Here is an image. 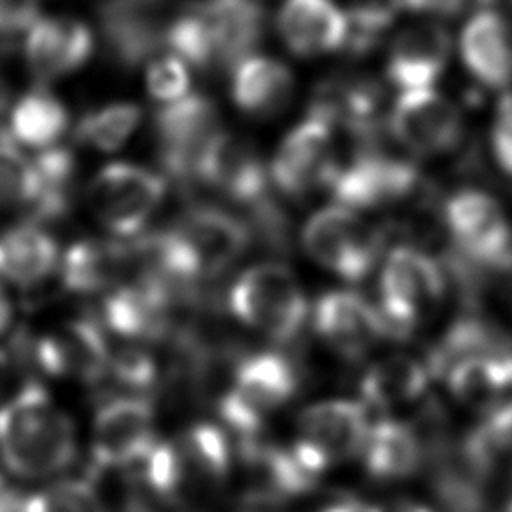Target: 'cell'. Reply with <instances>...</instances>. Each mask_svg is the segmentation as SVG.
Returning <instances> with one entry per match:
<instances>
[{
    "label": "cell",
    "instance_id": "obj_45",
    "mask_svg": "<svg viewBox=\"0 0 512 512\" xmlns=\"http://www.w3.org/2000/svg\"><path fill=\"white\" fill-rule=\"evenodd\" d=\"M322 512H356L354 506L346 504V502H340V504H330L328 508H324Z\"/></svg>",
    "mask_w": 512,
    "mask_h": 512
},
{
    "label": "cell",
    "instance_id": "obj_46",
    "mask_svg": "<svg viewBox=\"0 0 512 512\" xmlns=\"http://www.w3.org/2000/svg\"><path fill=\"white\" fill-rule=\"evenodd\" d=\"M508 512H512V502H510V506H508Z\"/></svg>",
    "mask_w": 512,
    "mask_h": 512
},
{
    "label": "cell",
    "instance_id": "obj_20",
    "mask_svg": "<svg viewBox=\"0 0 512 512\" xmlns=\"http://www.w3.org/2000/svg\"><path fill=\"white\" fill-rule=\"evenodd\" d=\"M450 50L452 40L446 28L430 20L412 24L392 40L386 76L402 92L430 88L444 72Z\"/></svg>",
    "mask_w": 512,
    "mask_h": 512
},
{
    "label": "cell",
    "instance_id": "obj_22",
    "mask_svg": "<svg viewBox=\"0 0 512 512\" xmlns=\"http://www.w3.org/2000/svg\"><path fill=\"white\" fill-rule=\"evenodd\" d=\"M460 54L476 82L488 88L512 84V26L494 8H482L466 22Z\"/></svg>",
    "mask_w": 512,
    "mask_h": 512
},
{
    "label": "cell",
    "instance_id": "obj_4",
    "mask_svg": "<svg viewBox=\"0 0 512 512\" xmlns=\"http://www.w3.org/2000/svg\"><path fill=\"white\" fill-rule=\"evenodd\" d=\"M228 304L242 324L280 342L298 334L308 312L294 274L272 262L244 270L230 288Z\"/></svg>",
    "mask_w": 512,
    "mask_h": 512
},
{
    "label": "cell",
    "instance_id": "obj_3",
    "mask_svg": "<svg viewBox=\"0 0 512 512\" xmlns=\"http://www.w3.org/2000/svg\"><path fill=\"white\" fill-rule=\"evenodd\" d=\"M352 152L336 156L326 180L336 204L350 210L378 208L406 200L420 186L414 162L386 152L380 138H352Z\"/></svg>",
    "mask_w": 512,
    "mask_h": 512
},
{
    "label": "cell",
    "instance_id": "obj_5",
    "mask_svg": "<svg viewBox=\"0 0 512 512\" xmlns=\"http://www.w3.org/2000/svg\"><path fill=\"white\" fill-rule=\"evenodd\" d=\"M166 196L164 176L130 162H110L90 180L86 202L92 216L114 236L140 232Z\"/></svg>",
    "mask_w": 512,
    "mask_h": 512
},
{
    "label": "cell",
    "instance_id": "obj_2",
    "mask_svg": "<svg viewBox=\"0 0 512 512\" xmlns=\"http://www.w3.org/2000/svg\"><path fill=\"white\" fill-rule=\"evenodd\" d=\"M248 246V228L216 206H194L166 232L140 244L144 258L166 276L190 280L228 268Z\"/></svg>",
    "mask_w": 512,
    "mask_h": 512
},
{
    "label": "cell",
    "instance_id": "obj_1",
    "mask_svg": "<svg viewBox=\"0 0 512 512\" xmlns=\"http://www.w3.org/2000/svg\"><path fill=\"white\" fill-rule=\"evenodd\" d=\"M76 430L66 410L38 384L0 406V462L24 480L60 474L76 458Z\"/></svg>",
    "mask_w": 512,
    "mask_h": 512
},
{
    "label": "cell",
    "instance_id": "obj_38",
    "mask_svg": "<svg viewBox=\"0 0 512 512\" xmlns=\"http://www.w3.org/2000/svg\"><path fill=\"white\" fill-rule=\"evenodd\" d=\"M108 364L112 366V372L116 374L118 380L134 388H142L150 384L154 376L150 358L136 350H120L116 354H108Z\"/></svg>",
    "mask_w": 512,
    "mask_h": 512
},
{
    "label": "cell",
    "instance_id": "obj_34",
    "mask_svg": "<svg viewBox=\"0 0 512 512\" xmlns=\"http://www.w3.org/2000/svg\"><path fill=\"white\" fill-rule=\"evenodd\" d=\"M140 118L142 110L136 104L112 102L86 112L74 128V138L92 150L112 152L132 136Z\"/></svg>",
    "mask_w": 512,
    "mask_h": 512
},
{
    "label": "cell",
    "instance_id": "obj_31",
    "mask_svg": "<svg viewBox=\"0 0 512 512\" xmlns=\"http://www.w3.org/2000/svg\"><path fill=\"white\" fill-rule=\"evenodd\" d=\"M68 108L50 90L38 86L22 94L10 110L8 132L14 142L46 150L56 146V142L68 130Z\"/></svg>",
    "mask_w": 512,
    "mask_h": 512
},
{
    "label": "cell",
    "instance_id": "obj_10",
    "mask_svg": "<svg viewBox=\"0 0 512 512\" xmlns=\"http://www.w3.org/2000/svg\"><path fill=\"white\" fill-rule=\"evenodd\" d=\"M336 130L324 112L310 106L308 114L280 142L268 168L270 182L292 198L324 186L336 160Z\"/></svg>",
    "mask_w": 512,
    "mask_h": 512
},
{
    "label": "cell",
    "instance_id": "obj_40",
    "mask_svg": "<svg viewBox=\"0 0 512 512\" xmlns=\"http://www.w3.org/2000/svg\"><path fill=\"white\" fill-rule=\"evenodd\" d=\"M400 8L428 16H456L466 0H396Z\"/></svg>",
    "mask_w": 512,
    "mask_h": 512
},
{
    "label": "cell",
    "instance_id": "obj_19",
    "mask_svg": "<svg viewBox=\"0 0 512 512\" xmlns=\"http://www.w3.org/2000/svg\"><path fill=\"white\" fill-rule=\"evenodd\" d=\"M314 328L342 356H362L388 332L386 322L366 298L336 290L324 294L314 308Z\"/></svg>",
    "mask_w": 512,
    "mask_h": 512
},
{
    "label": "cell",
    "instance_id": "obj_42",
    "mask_svg": "<svg viewBox=\"0 0 512 512\" xmlns=\"http://www.w3.org/2000/svg\"><path fill=\"white\" fill-rule=\"evenodd\" d=\"M366 512H432V510L414 500H388L368 508Z\"/></svg>",
    "mask_w": 512,
    "mask_h": 512
},
{
    "label": "cell",
    "instance_id": "obj_43",
    "mask_svg": "<svg viewBox=\"0 0 512 512\" xmlns=\"http://www.w3.org/2000/svg\"><path fill=\"white\" fill-rule=\"evenodd\" d=\"M10 322H12V302L0 284V334H4L8 330Z\"/></svg>",
    "mask_w": 512,
    "mask_h": 512
},
{
    "label": "cell",
    "instance_id": "obj_17",
    "mask_svg": "<svg viewBox=\"0 0 512 512\" xmlns=\"http://www.w3.org/2000/svg\"><path fill=\"white\" fill-rule=\"evenodd\" d=\"M92 52V30L70 16H42L28 28L24 38L26 68L40 84L76 72Z\"/></svg>",
    "mask_w": 512,
    "mask_h": 512
},
{
    "label": "cell",
    "instance_id": "obj_41",
    "mask_svg": "<svg viewBox=\"0 0 512 512\" xmlns=\"http://www.w3.org/2000/svg\"><path fill=\"white\" fill-rule=\"evenodd\" d=\"M14 374H16V370H14V362H12L10 354L0 348V404H4L10 398L8 390L14 384Z\"/></svg>",
    "mask_w": 512,
    "mask_h": 512
},
{
    "label": "cell",
    "instance_id": "obj_29",
    "mask_svg": "<svg viewBox=\"0 0 512 512\" xmlns=\"http://www.w3.org/2000/svg\"><path fill=\"white\" fill-rule=\"evenodd\" d=\"M428 386V370L410 356H388L372 364L360 380L362 400L378 410H394L416 402Z\"/></svg>",
    "mask_w": 512,
    "mask_h": 512
},
{
    "label": "cell",
    "instance_id": "obj_6",
    "mask_svg": "<svg viewBox=\"0 0 512 512\" xmlns=\"http://www.w3.org/2000/svg\"><path fill=\"white\" fill-rule=\"evenodd\" d=\"M446 284L436 260L400 246L392 250L380 274V314L386 328L408 332L428 320L444 300Z\"/></svg>",
    "mask_w": 512,
    "mask_h": 512
},
{
    "label": "cell",
    "instance_id": "obj_16",
    "mask_svg": "<svg viewBox=\"0 0 512 512\" xmlns=\"http://www.w3.org/2000/svg\"><path fill=\"white\" fill-rule=\"evenodd\" d=\"M154 442L152 406L142 398H116L94 416L90 450L98 468L136 466Z\"/></svg>",
    "mask_w": 512,
    "mask_h": 512
},
{
    "label": "cell",
    "instance_id": "obj_33",
    "mask_svg": "<svg viewBox=\"0 0 512 512\" xmlns=\"http://www.w3.org/2000/svg\"><path fill=\"white\" fill-rule=\"evenodd\" d=\"M34 166L40 182V198L32 218L50 220L66 212L70 190L76 174V158L66 146H52L34 156Z\"/></svg>",
    "mask_w": 512,
    "mask_h": 512
},
{
    "label": "cell",
    "instance_id": "obj_35",
    "mask_svg": "<svg viewBox=\"0 0 512 512\" xmlns=\"http://www.w3.org/2000/svg\"><path fill=\"white\" fill-rule=\"evenodd\" d=\"M22 512H108L92 484L62 480L32 494Z\"/></svg>",
    "mask_w": 512,
    "mask_h": 512
},
{
    "label": "cell",
    "instance_id": "obj_24",
    "mask_svg": "<svg viewBox=\"0 0 512 512\" xmlns=\"http://www.w3.org/2000/svg\"><path fill=\"white\" fill-rule=\"evenodd\" d=\"M278 32L298 56H320L346 48L348 16L332 0H286Z\"/></svg>",
    "mask_w": 512,
    "mask_h": 512
},
{
    "label": "cell",
    "instance_id": "obj_11",
    "mask_svg": "<svg viewBox=\"0 0 512 512\" xmlns=\"http://www.w3.org/2000/svg\"><path fill=\"white\" fill-rule=\"evenodd\" d=\"M220 130L216 106L202 94H188L164 104L154 116L162 170L178 182H192L202 152Z\"/></svg>",
    "mask_w": 512,
    "mask_h": 512
},
{
    "label": "cell",
    "instance_id": "obj_32",
    "mask_svg": "<svg viewBox=\"0 0 512 512\" xmlns=\"http://www.w3.org/2000/svg\"><path fill=\"white\" fill-rule=\"evenodd\" d=\"M40 182L34 158H28L6 128H0V210L34 214Z\"/></svg>",
    "mask_w": 512,
    "mask_h": 512
},
{
    "label": "cell",
    "instance_id": "obj_23",
    "mask_svg": "<svg viewBox=\"0 0 512 512\" xmlns=\"http://www.w3.org/2000/svg\"><path fill=\"white\" fill-rule=\"evenodd\" d=\"M446 376L460 404L488 416L512 404V346L466 356Z\"/></svg>",
    "mask_w": 512,
    "mask_h": 512
},
{
    "label": "cell",
    "instance_id": "obj_25",
    "mask_svg": "<svg viewBox=\"0 0 512 512\" xmlns=\"http://www.w3.org/2000/svg\"><path fill=\"white\" fill-rule=\"evenodd\" d=\"M60 264L54 236L36 222H22L0 234V278L16 286L46 280Z\"/></svg>",
    "mask_w": 512,
    "mask_h": 512
},
{
    "label": "cell",
    "instance_id": "obj_15",
    "mask_svg": "<svg viewBox=\"0 0 512 512\" xmlns=\"http://www.w3.org/2000/svg\"><path fill=\"white\" fill-rule=\"evenodd\" d=\"M194 180L244 206L256 208L268 200L270 174L260 152L226 130H220L202 152Z\"/></svg>",
    "mask_w": 512,
    "mask_h": 512
},
{
    "label": "cell",
    "instance_id": "obj_8",
    "mask_svg": "<svg viewBox=\"0 0 512 512\" xmlns=\"http://www.w3.org/2000/svg\"><path fill=\"white\" fill-rule=\"evenodd\" d=\"M368 428L366 408L360 402L322 400L300 414L290 450L312 476H320L332 464L360 454Z\"/></svg>",
    "mask_w": 512,
    "mask_h": 512
},
{
    "label": "cell",
    "instance_id": "obj_9",
    "mask_svg": "<svg viewBox=\"0 0 512 512\" xmlns=\"http://www.w3.org/2000/svg\"><path fill=\"white\" fill-rule=\"evenodd\" d=\"M296 392L292 364L272 352L248 356L236 370L230 390L220 402L222 418L240 434L250 436Z\"/></svg>",
    "mask_w": 512,
    "mask_h": 512
},
{
    "label": "cell",
    "instance_id": "obj_14",
    "mask_svg": "<svg viewBox=\"0 0 512 512\" xmlns=\"http://www.w3.org/2000/svg\"><path fill=\"white\" fill-rule=\"evenodd\" d=\"M388 124L392 136L416 156L448 154L464 136L460 110L432 88L402 92Z\"/></svg>",
    "mask_w": 512,
    "mask_h": 512
},
{
    "label": "cell",
    "instance_id": "obj_37",
    "mask_svg": "<svg viewBox=\"0 0 512 512\" xmlns=\"http://www.w3.org/2000/svg\"><path fill=\"white\" fill-rule=\"evenodd\" d=\"M492 152L498 166L512 176V94L500 98L492 124Z\"/></svg>",
    "mask_w": 512,
    "mask_h": 512
},
{
    "label": "cell",
    "instance_id": "obj_18",
    "mask_svg": "<svg viewBox=\"0 0 512 512\" xmlns=\"http://www.w3.org/2000/svg\"><path fill=\"white\" fill-rule=\"evenodd\" d=\"M192 8L208 40L212 68L234 70L262 40L264 10L256 0H196Z\"/></svg>",
    "mask_w": 512,
    "mask_h": 512
},
{
    "label": "cell",
    "instance_id": "obj_12",
    "mask_svg": "<svg viewBox=\"0 0 512 512\" xmlns=\"http://www.w3.org/2000/svg\"><path fill=\"white\" fill-rule=\"evenodd\" d=\"M444 222L464 256L496 270L512 268V226L494 196L474 188L454 192Z\"/></svg>",
    "mask_w": 512,
    "mask_h": 512
},
{
    "label": "cell",
    "instance_id": "obj_30",
    "mask_svg": "<svg viewBox=\"0 0 512 512\" xmlns=\"http://www.w3.org/2000/svg\"><path fill=\"white\" fill-rule=\"evenodd\" d=\"M366 470L380 480L410 476L420 464V442L416 432L392 418H384L368 428L360 450Z\"/></svg>",
    "mask_w": 512,
    "mask_h": 512
},
{
    "label": "cell",
    "instance_id": "obj_39",
    "mask_svg": "<svg viewBox=\"0 0 512 512\" xmlns=\"http://www.w3.org/2000/svg\"><path fill=\"white\" fill-rule=\"evenodd\" d=\"M38 10L40 0H0V42L30 28L38 20Z\"/></svg>",
    "mask_w": 512,
    "mask_h": 512
},
{
    "label": "cell",
    "instance_id": "obj_21",
    "mask_svg": "<svg viewBox=\"0 0 512 512\" xmlns=\"http://www.w3.org/2000/svg\"><path fill=\"white\" fill-rule=\"evenodd\" d=\"M108 346L102 332L86 320H72L60 328H52L36 342L38 366L62 378L90 380L108 364Z\"/></svg>",
    "mask_w": 512,
    "mask_h": 512
},
{
    "label": "cell",
    "instance_id": "obj_13",
    "mask_svg": "<svg viewBox=\"0 0 512 512\" xmlns=\"http://www.w3.org/2000/svg\"><path fill=\"white\" fill-rule=\"evenodd\" d=\"M174 16L170 0H104L100 30L112 60L132 68L158 54Z\"/></svg>",
    "mask_w": 512,
    "mask_h": 512
},
{
    "label": "cell",
    "instance_id": "obj_36",
    "mask_svg": "<svg viewBox=\"0 0 512 512\" xmlns=\"http://www.w3.org/2000/svg\"><path fill=\"white\" fill-rule=\"evenodd\" d=\"M146 88L154 100L162 102V106L188 96V66L174 54L156 56L146 70Z\"/></svg>",
    "mask_w": 512,
    "mask_h": 512
},
{
    "label": "cell",
    "instance_id": "obj_26",
    "mask_svg": "<svg viewBox=\"0 0 512 512\" xmlns=\"http://www.w3.org/2000/svg\"><path fill=\"white\" fill-rule=\"evenodd\" d=\"M292 90V72L274 58L248 56L232 70V98L248 116H276L288 106Z\"/></svg>",
    "mask_w": 512,
    "mask_h": 512
},
{
    "label": "cell",
    "instance_id": "obj_44",
    "mask_svg": "<svg viewBox=\"0 0 512 512\" xmlns=\"http://www.w3.org/2000/svg\"><path fill=\"white\" fill-rule=\"evenodd\" d=\"M8 102H10V84H8L6 76L0 70V116L6 112Z\"/></svg>",
    "mask_w": 512,
    "mask_h": 512
},
{
    "label": "cell",
    "instance_id": "obj_28",
    "mask_svg": "<svg viewBox=\"0 0 512 512\" xmlns=\"http://www.w3.org/2000/svg\"><path fill=\"white\" fill-rule=\"evenodd\" d=\"M128 262V248L118 242L78 240L60 256V278L70 292H100L116 282Z\"/></svg>",
    "mask_w": 512,
    "mask_h": 512
},
{
    "label": "cell",
    "instance_id": "obj_27",
    "mask_svg": "<svg viewBox=\"0 0 512 512\" xmlns=\"http://www.w3.org/2000/svg\"><path fill=\"white\" fill-rule=\"evenodd\" d=\"M106 324L126 340L158 336L166 324V296L156 282L116 288L104 302Z\"/></svg>",
    "mask_w": 512,
    "mask_h": 512
},
{
    "label": "cell",
    "instance_id": "obj_7",
    "mask_svg": "<svg viewBox=\"0 0 512 512\" xmlns=\"http://www.w3.org/2000/svg\"><path fill=\"white\" fill-rule=\"evenodd\" d=\"M302 246L328 272L346 280H360L378 258L380 236L360 214L334 204L308 218L302 228Z\"/></svg>",
    "mask_w": 512,
    "mask_h": 512
}]
</instances>
